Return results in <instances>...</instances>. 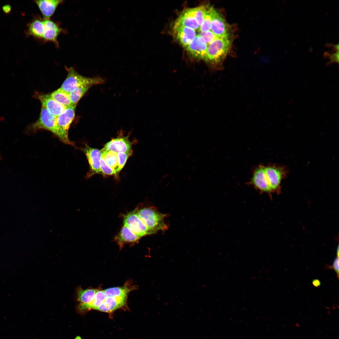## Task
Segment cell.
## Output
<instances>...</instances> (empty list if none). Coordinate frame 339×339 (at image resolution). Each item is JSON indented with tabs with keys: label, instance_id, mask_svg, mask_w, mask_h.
<instances>
[{
	"label": "cell",
	"instance_id": "cell-28",
	"mask_svg": "<svg viewBox=\"0 0 339 339\" xmlns=\"http://www.w3.org/2000/svg\"><path fill=\"white\" fill-rule=\"evenodd\" d=\"M132 153V151L131 150L128 152H119L117 153L119 172L123 167L127 159Z\"/></svg>",
	"mask_w": 339,
	"mask_h": 339
},
{
	"label": "cell",
	"instance_id": "cell-32",
	"mask_svg": "<svg viewBox=\"0 0 339 339\" xmlns=\"http://www.w3.org/2000/svg\"><path fill=\"white\" fill-rule=\"evenodd\" d=\"M330 57L331 59V63L332 62H337L338 63L339 61L338 51L332 55H330Z\"/></svg>",
	"mask_w": 339,
	"mask_h": 339
},
{
	"label": "cell",
	"instance_id": "cell-8",
	"mask_svg": "<svg viewBox=\"0 0 339 339\" xmlns=\"http://www.w3.org/2000/svg\"><path fill=\"white\" fill-rule=\"evenodd\" d=\"M81 150L85 154L89 166V170L86 177L88 178L94 174L101 173L100 150L92 148L86 144L81 148Z\"/></svg>",
	"mask_w": 339,
	"mask_h": 339
},
{
	"label": "cell",
	"instance_id": "cell-23",
	"mask_svg": "<svg viewBox=\"0 0 339 339\" xmlns=\"http://www.w3.org/2000/svg\"><path fill=\"white\" fill-rule=\"evenodd\" d=\"M101 153V157L106 163L117 173L119 172L117 153L110 151Z\"/></svg>",
	"mask_w": 339,
	"mask_h": 339
},
{
	"label": "cell",
	"instance_id": "cell-24",
	"mask_svg": "<svg viewBox=\"0 0 339 339\" xmlns=\"http://www.w3.org/2000/svg\"><path fill=\"white\" fill-rule=\"evenodd\" d=\"M50 95L55 100L66 108L73 104L70 99L69 94L59 89L54 91Z\"/></svg>",
	"mask_w": 339,
	"mask_h": 339
},
{
	"label": "cell",
	"instance_id": "cell-34",
	"mask_svg": "<svg viewBox=\"0 0 339 339\" xmlns=\"http://www.w3.org/2000/svg\"><path fill=\"white\" fill-rule=\"evenodd\" d=\"M312 283L313 286L316 287H319L321 285L320 281L317 279H313L312 281Z\"/></svg>",
	"mask_w": 339,
	"mask_h": 339
},
{
	"label": "cell",
	"instance_id": "cell-14",
	"mask_svg": "<svg viewBox=\"0 0 339 339\" xmlns=\"http://www.w3.org/2000/svg\"><path fill=\"white\" fill-rule=\"evenodd\" d=\"M210 29L218 38L229 37L228 25L222 15L215 9L213 14Z\"/></svg>",
	"mask_w": 339,
	"mask_h": 339
},
{
	"label": "cell",
	"instance_id": "cell-11",
	"mask_svg": "<svg viewBox=\"0 0 339 339\" xmlns=\"http://www.w3.org/2000/svg\"><path fill=\"white\" fill-rule=\"evenodd\" d=\"M174 35L179 42L186 47L196 36V30L175 22L173 28Z\"/></svg>",
	"mask_w": 339,
	"mask_h": 339
},
{
	"label": "cell",
	"instance_id": "cell-10",
	"mask_svg": "<svg viewBox=\"0 0 339 339\" xmlns=\"http://www.w3.org/2000/svg\"><path fill=\"white\" fill-rule=\"evenodd\" d=\"M265 171L272 191L277 190L282 179L286 175L284 169L279 166L268 165L265 166Z\"/></svg>",
	"mask_w": 339,
	"mask_h": 339
},
{
	"label": "cell",
	"instance_id": "cell-19",
	"mask_svg": "<svg viewBox=\"0 0 339 339\" xmlns=\"http://www.w3.org/2000/svg\"><path fill=\"white\" fill-rule=\"evenodd\" d=\"M176 22L195 30H199L200 26L194 17L193 8H188L184 11Z\"/></svg>",
	"mask_w": 339,
	"mask_h": 339
},
{
	"label": "cell",
	"instance_id": "cell-30",
	"mask_svg": "<svg viewBox=\"0 0 339 339\" xmlns=\"http://www.w3.org/2000/svg\"><path fill=\"white\" fill-rule=\"evenodd\" d=\"M199 33L197 35L202 37L207 45L211 44L218 38L211 30L205 32L200 31Z\"/></svg>",
	"mask_w": 339,
	"mask_h": 339
},
{
	"label": "cell",
	"instance_id": "cell-3",
	"mask_svg": "<svg viewBox=\"0 0 339 339\" xmlns=\"http://www.w3.org/2000/svg\"><path fill=\"white\" fill-rule=\"evenodd\" d=\"M139 216L151 234L158 231H164L168 226L164 222L166 214L161 213L153 207H144L138 210Z\"/></svg>",
	"mask_w": 339,
	"mask_h": 339
},
{
	"label": "cell",
	"instance_id": "cell-20",
	"mask_svg": "<svg viewBox=\"0 0 339 339\" xmlns=\"http://www.w3.org/2000/svg\"><path fill=\"white\" fill-rule=\"evenodd\" d=\"M135 288V286L131 285L128 282L123 286L110 288L104 290L106 296L127 297L129 292Z\"/></svg>",
	"mask_w": 339,
	"mask_h": 339
},
{
	"label": "cell",
	"instance_id": "cell-36",
	"mask_svg": "<svg viewBox=\"0 0 339 339\" xmlns=\"http://www.w3.org/2000/svg\"><path fill=\"white\" fill-rule=\"evenodd\" d=\"M2 159V158L1 156L0 153V159Z\"/></svg>",
	"mask_w": 339,
	"mask_h": 339
},
{
	"label": "cell",
	"instance_id": "cell-31",
	"mask_svg": "<svg viewBox=\"0 0 339 339\" xmlns=\"http://www.w3.org/2000/svg\"><path fill=\"white\" fill-rule=\"evenodd\" d=\"M339 257L336 256L334 260L332 265L329 266L330 268L333 269L334 270L338 278L339 277Z\"/></svg>",
	"mask_w": 339,
	"mask_h": 339
},
{
	"label": "cell",
	"instance_id": "cell-12",
	"mask_svg": "<svg viewBox=\"0 0 339 339\" xmlns=\"http://www.w3.org/2000/svg\"><path fill=\"white\" fill-rule=\"evenodd\" d=\"M207 46L204 39L197 35L186 48L188 52L194 57L207 60Z\"/></svg>",
	"mask_w": 339,
	"mask_h": 339
},
{
	"label": "cell",
	"instance_id": "cell-9",
	"mask_svg": "<svg viewBox=\"0 0 339 339\" xmlns=\"http://www.w3.org/2000/svg\"><path fill=\"white\" fill-rule=\"evenodd\" d=\"M250 183L261 192L270 193L272 191L265 172V166L263 165H259L255 169Z\"/></svg>",
	"mask_w": 339,
	"mask_h": 339
},
{
	"label": "cell",
	"instance_id": "cell-1",
	"mask_svg": "<svg viewBox=\"0 0 339 339\" xmlns=\"http://www.w3.org/2000/svg\"><path fill=\"white\" fill-rule=\"evenodd\" d=\"M63 30L56 23L50 19L34 18L27 25L25 33L27 36H32L45 41H51L58 46L57 38Z\"/></svg>",
	"mask_w": 339,
	"mask_h": 339
},
{
	"label": "cell",
	"instance_id": "cell-21",
	"mask_svg": "<svg viewBox=\"0 0 339 339\" xmlns=\"http://www.w3.org/2000/svg\"><path fill=\"white\" fill-rule=\"evenodd\" d=\"M106 297V295L104 290L98 289L93 301L88 304H79L78 306V309L82 312L91 309H95L104 301Z\"/></svg>",
	"mask_w": 339,
	"mask_h": 339
},
{
	"label": "cell",
	"instance_id": "cell-25",
	"mask_svg": "<svg viewBox=\"0 0 339 339\" xmlns=\"http://www.w3.org/2000/svg\"><path fill=\"white\" fill-rule=\"evenodd\" d=\"M92 86L91 84L82 85L76 88L71 92L69 95L72 103L77 105L81 98Z\"/></svg>",
	"mask_w": 339,
	"mask_h": 339
},
{
	"label": "cell",
	"instance_id": "cell-35",
	"mask_svg": "<svg viewBox=\"0 0 339 339\" xmlns=\"http://www.w3.org/2000/svg\"><path fill=\"white\" fill-rule=\"evenodd\" d=\"M336 250V256L339 257V246H338Z\"/></svg>",
	"mask_w": 339,
	"mask_h": 339
},
{
	"label": "cell",
	"instance_id": "cell-4",
	"mask_svg": "<svg viewBox=\"0 0 339 339\" xmlns=\"http://www.w3.org/2000/svg\"><path fill=\"white\" fill-rule=\"evenodd\" d=\"M67 72V77L63 83L60 89L69 94L76 88L84 85L103 84L105 79L101 78H88L79 74L73 67H65Z\"/></svg>",
	"mask_w": 339,
	"mask_h": 339
},
{
	"label": "cell",
	"instance_id": "cell-5",
	"mask_svg": "<svg viewBox=\"0 0 339 339\" xmlns=\"http://www.w3.org/2000/svg\"><path fill=\"white\" fill-rule=\"evenodd\" d=\"M76 105L73 104L67 108L56 117V136L63 143L74 147V144L69 139L68 133L70 126L75 117Z\"/></svg>",
	"mask_w": 339,
	"mask_h": 339
},
{
	"label": "cell",
	"instance_id": "cell-2",
	"mask_svg": "<svg viewBox=\"0 0 339 339\" xmlns=\"http://www.w3.org/2000/svg\"><path fill=\"white\" fill-rule=\"evenodd\" d=\"M231 45L229 37L217 38L207 46V61L210 62L216 69L220 68Z\"/></svg>",
	"mask_w": 339,
	"mask_h": 339
},
{
	"label": "cell",
	"instance_id": "cell-7",
	"mask_svg": "<svg viewBox=\"0 0 339 339\" xmlns=\"http://www.w3.org/2000/svg\"><path fill=\"white\" fill-rule=\"evenodd\" d=\"M138 210V208H136L124 216V225L141 237L151 234V232L139 216Z\"/></svg>",
	"mask_w": 339,
	"mask_h": 339
},
{
	"label": "cell",
	"instance_id": "cell-29",
	"mask_svg": "<svg viewBox=\"0 0 339 339\" xmlns=\"http://www.w3.org/2000/svg\"><path fill=\"white\" fill-rule=\"evenodd\" d=\"M100 168L101 172L105 175H113L117 173L106 163L101 157L100 159Z\"/></svg>",
	"mask_w": 339,
	"mask_h": 339
},
{
	"label": "cell",
	"instance_id": "cell-18",
	"mask_svg": "<svg viewBox=\"0 0 339 339\" xmlns=\"http://www.w3.org/2000/svg\"><path fill=\"white\" fill-rule=\"evenodd\" d=\"M141 237L137 235L126 226L124 225L114 239L120 248L121 249L125 244L135 243L138 241Z\"/></svg>",
	"mask_w": 339,
	"mask_h": 339
},
{
	"label": "cell",
	"instance_id": "cell-26",
	"mask_svg": "<svg viewBox=\"0 0 339 339\" xmlns=\"http://www.w3.org/2000/svg\"><path fill=\"white\" fill-rule=\"evenodd\" d=\"M214 9L213 7L207 6L203 22L200 27L199 30L200 32H205L210 30Z\"/></svg>",
	"mask_w": 339,
	"mask_h": 339
},
{
	"label": "cell",
	"instance_id": "cell-16",
	"mask_svg": "<svg viewBox=\"0 0 339 339\" xmlns=\"http://www.w3.org/2000/svg\"><path fill=\"white\" fill-rule=\"evenodd\" d=\"M127 297L106 296L104 301L95 309L99 311L111 313L125 306Z\"/></svg>",
	"mask_w": 339,
	"mask_h": 339
},
{
	"label": "cell",
	"instance_id": "cell-33",
	"mask_svg": "<svg viewBox=\"0 0 339 339\" xmlns=\"http://www.w3.org/2000/svg\"><path fill=\"white\" fill-rule=\"evenodd\" d=\"M2 9L4 13L8 14L10 12L11 10V7L9 4H6L3 6Z\"/></svg>",
	"mask_w": 339,
	"mask_h": 339
},
{
	"label": "cell",
	"instance_id": "cell-22",
	"mask_svg": "<svg viewBox=\"0 0 339 339\" xmlns=\"http://www.w3.org/2000/svg\"><path fill=\"white\" fill-rule=\"evenodd\" d=\"M98 290L94 288L83 289L80 287L78 288L77 290V296L79 304H87L91 303L94 299Z\"/></svg>",
	"mask_w": 339,
	"mask_h": 339
},
{
	"label": "cell",
	"instance_id": "cell-13",
	"mask_svg": "<svg viewBox=\"0 0 339 339\" xmlns=\"http://www.w3.org/2000/svg\"><path fill=\"white\" fill-rule=\"evenodd\" d=\"M132 143L128 136L119 137L107 143L100 150L101 152L112 151L117 153L126 152L131 150Z\"/></svg>",
	"mask_w": 339,
	"mask_h": 339
},
{
	"label": "cell",
	"instance_id": "cell-27",
	"mask_svg": "<svg viewBox=\"0 0 339 339\" xmlns=\"http://www.w3.org/2000/svg\"><path fill=\"white\" fill-rule=\"evenodd\" d=\"M207 6L202 5L193 8L195 18L200 27L203 22Z\"/></svg>",
	"mask_w": 339,
	"mask_h": 339
},
{
	"label": "cell",
	"instance_id": "cell-17",
	"mask_svg": "<svg viewBox=\"0 0 339 339\" xmlns=\"http://www.w3.org/2000/svg\"><path fill=\"white\" fill-rule=\"evenodd\" d=\"M41 12L43 18L50 19L59 5L62 3V0H38L34 1Z\"/></svg>",
	"mask_w": 339,
	"mask_h": 339
},
{
	"label": "cell",
	"instance_id": "cell-6",
	"mask_svg": "<svg viewBox=\"0 0 339 339\" xmlns=\"http://www.w3.org/2000/svg\"><path fill=\"white\" fill-rule=\"evenodd\" d=\"M56 116L50 113L45 107L42 106L38 119L27 126L25 132L27 133H33L39 130L43 129L51 132L56 136Z\"/></svg>",
	"mask_w": 339,
	"mask_h": 339
},
{
	"label": "cell",
	"instance_id": "cell-15",
	"mask_svg": "<svg viewBox=\"0 0 339 339\" xmlns=\"http://www.w3.org/2000/svg\"><path fill=\"white\" fill-rule=\"evenodd\" d=\"M40 102L42 106L55 116H57L66 108L55 100L50 95L37 94L34 95Z\"/></svg>",
	"mask_w": 339,
	"mask_h": 339
}]
</instances>
